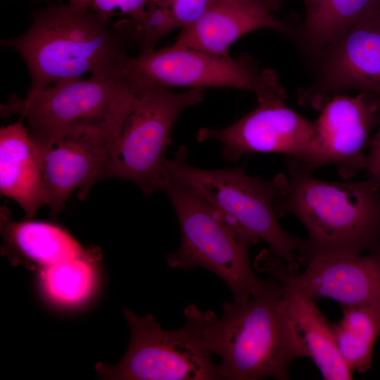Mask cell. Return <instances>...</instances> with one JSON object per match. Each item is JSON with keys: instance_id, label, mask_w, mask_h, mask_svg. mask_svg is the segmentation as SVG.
<instances>
[{"instance_id": "1", "label": "cell", "mask_w": 380, "mask_h": 380, "mask_svg": "<svg viewBox=\"0 0 380 380\" xmlns=\"http://www.w3.org/2000/svg\"><path fill=\"white\" fill-rule=\"evenodd\" d=\"M23 34L1 40L24 61L30 77L27 94L58 82L122 68L132 42L109 19L68 2L34 9Z\"/></svg>"}, {"instance_id": "2", "label": "cell", "mask_w": 380, "mask_h": 380, "mask_svg": "<svg viewBox=\"0 0 380 380\" xmlns=\"http://www.w3.org/2000/svg\"><path fill=\"white\" fill-rule=\"evenodd\" d=\"M285 164L286 184L275 211L278 218L294 215L307 230L298 263L322 253L380 250V191L371 179L328 182L290 157Z\"/></svg>"}, {"instance_id": "3", "label": "cell", "mask_w": 380, "mask_h": 380, "mask_svg": "<svg viewBox=\"0 0 380 380\" xmlns=\"http://www.w3.org/2000/svg\"><path fill=\"white\" fill-rule=\"evenodd\" d=\"M135 83L123 68L63 80L32 94L9 96L1 115H19L36 147L78 131L115 139L134 96Z\"/></svg>"}, {"instance_id": "4", "label": "cell", "mask_w": 380, "mask_h": 380, "mask_svg": "<svg viewBox=\"0 0 380 380\" xmlns=\"http://www.w3.org/2000/svg\"><path fill=\"white\" fill-rule=\"evenodd\" d=\"M284 291L279 281L269 277L246 301L223 304L210 337L221 359L222 379H289L291 364L302 356L284 314Z\"/></svg>"}, {"instance_id": "5", "label": "cell", "mask_w": 380, "mask_h": 380, "mask_svg": "<svg viewBox=\"0 0 380 380\" xmlns=\"http://www.w3.org/2000/svg\"><path fill=\"white\" fill-rule=\"evenodd\" d=\"M186 156L187 148L182 146L166 160L167 179L191 189L246 234L265 241L291 272H298L304 240L289 234L275 211L287 177L279 174L266 180L250 176L243 167L204 170L188 163Z\"/></svg>"}, {"instance_id": "6", "label": "cell", "mask_w": 380, "mask_h": 380, "mask_svg": "<svg viewBox=\"0 0 380 380\" xmlns=\"http://www.w3.org/2000/svg\"><path fill=\"white\" fill-rule=\"evenodd\" d=\"M184 314L182 328L165 330L151 315L140 317L125 309L131 331L129 345L115 366L96 365L99 376L121 380L222 379L210 342L216 315L203 312L194 304L186 306Z\"/></svg>"}, {"instance_id": "7", "label": "cell", "mask_w": 380, "mask_h": 380, "mask_svg": "<svg viewBox=\"0 0 380 380\" xmlns=\"http://www.w3.org/2000/svg\"><path fill=\"white\" fill-rule=\"evenodd\" d=\"M161 191L175 209L181 232L179 248L166 256L168 265L186 271L205 268L227 284L233 302L246 301L262 281L248 257L250 247L259 239L175 181L167 179Z\"/></svg>"}, {"instance_id": "8", "label": "cell", "mask_w": 380, "mask_h": 380, "mask_svg": "<svg viewBox=\"0 0 380 380\" xmlns=\"http://www.w3.org/2000/svg\"><path fill=\"white\" fill-rule=\"evenodd\" d=\"M132 80L133 102L111 145L105 179L129 181L148 196L161 190L167 180L165 152L172 144L177 119L185 109L201 103L205 91L194 88L176 93Z\"/></svg>"}, {"instance_id": "9", "label": "cell", "mask_w": 380, "mask_h": 380, "mask_svg": "<svg viewBox=\"0 0 380 380\" xmlns=\"http://www.w3.org/2000/svg\"><path fill=\"white\" fill-rule=\"evenodd\" d=\"M258 106L232 125L221 128H201L196 140H216L227 160L236 163L242 156L278 153L302 163L313 137V121L288 107L286 92L277 73L269 69L255 93Z\"/></svg>"}, {"instance_id": "10", "label": "cell", "mask_w": 380, "mask_h": 380, "mask_svg": "<svg viewBox=\"0 0 380 380\" xmlns=\"http://www.w3.org/2000/svg\"><path fill=\"white\" fill-rule=\"evenodd\" d=\"M299 265L302 272H291L271 249L262 250L254 263L258 271L315 301L328 298L341 307L380 306V250L318 253Z\"/></svg>"}, {"instance_id": "11", "label": "cell", "mask_w": 380, "mask_h": 380, "mask_svg": "<svg viewBox=\"0 0 380 380\" xmlns=\"http://www.w3.org/2000/svg\"><path fill=\"white\" fill-rule=\"evenodd\" d=\"M122 68L135 80L169 89L233 88L255 94L267 72L247 54L222 57L174 44L129 56Z\"/></svg>"}, {"instance_id": "12", "label": "cell", "mask_w": 380, "mask_h": 380, "mask_svg": "<svg viewBox=\"0 0 380 380\" xmlns=\"http://www.w3.org/2000/svg\"><path fill=\"white\" fill-rule=\"evenodd\" d=\"M306 61L312 80L299 90L302 106L319 110L331 96L350 90L380 98V15L355 25Z\"/></svg>"}, {"instance_id": "13", "label": "cell", "mask_w": 380, "mask_h": 380, "mask_svg": "<svg viewBox=\"0 0 380 380\" xmlns=\"http://www.w3.org/2000/svg\"><path fill=\"white\" fill-rule=\"evenodd\" d=\"M379 108L380 98L371 93L331 96L313 121V137L307 158L302 163L293 159L310 172L333 164L341 177H353L365 168L371 132L376 125Z\"/></svg>"}, {"instance_id": "14", "label": "cell", "mask_w": 380, "mask_h": 380, "mask_svg": "<svg viewBox=\"0 0 380 380\" xmlns=\"http://www.w3.org/2000/svg\"><path fill=\"white\" fill-rule=\"evenodd\" d=\"M113 140L96 132L78 131L35 147L52 217H57L77 190L84 198L105 174Z\"/></svg>"}, {"instance_id": "15", "label": "cell", "mask_w": 380, "mask_h": 380, "mask_svg": "<svg viewBox=\"0 0 380 380\" xmlns=\"http://www.w3.org/2000/svg\"><path fill=\"white\" fill-rule=\"evenodd\" d=\"M260 29L289 37L292 26L277 18L260 0H210L194 23L180 30L173 44L230 57L232 44Z\"/></svg>"}, {"instance_id": "16", "label": "cell", "mask_w": 380, "mask_h": 380, "mask_svg": "<svg viewBox=\"0 0 380 380\" xmlns=\"http://www.w3.org/2000/svg\"><path fill=\"white\" fill-rule=\"evenodd\" d=\"M0 191L23 209L27 220L47 205L34 144L22 118L0 129Z\"/></svg>"}, {"instance_id": "17", "label": "cell", "mask_w": 380, "mask_h": 380, "mask_svg": "<svg viewBox=\"0 0 380 380\" xmlns=\"http://www.w3.org/2000/svg\"><path fill=\"white\" fill-rule=\"evenodd\" d=\"M284 288V314L302 357L311 359L324 379H351L353 373L338 350L333 324L315 300Z\"/></svg>"}, {"instance_id": "18", "label": "cell", "mask_w": 380, "mask_h": 380, "mask_svg": "<svg viewBox=\"0 0 380 380\" xmlns=\"http://www.w3.org/2000/svg\"><path fill=\"white\" fill-rule=\"evenodd\" d=\"M305 18L290 38L306 58L346 31L380 15V0H303Z\"/></svg>"}, {"instance_id": "19", "label": "cell", "mask_w": 380, "mask_h": 380, "mask_svg": "<svg viewBox=\"0 0 380 380\" xmlns=\"http://www.w3.org/2000/svg\"><path fill=\"white\" fill-rule=\"evenodd\" d=\"M1 224L8 247L42 267L75 258L97 259V252L84 249L58 226L30 220L11 221L4 206L1 208Z\"/></svg>"}, {"instance_id": "20", "label": "cell", "mask_w": 380, "mask_h": 380, "mask_svg": "<svg viewBox=\"0 0 380 380\" xmlns=\"http://www.w3.org/2000/svg\"><path fill=\"white\" fill-rule=\"evenodd\" d=\"M342 308V317L333 324L338 350L352 373L372 367L374 346L380 333V306Z\"/></svg>"}, {"instance_id": "21", "label": "cell", "mask_w": 380, "mask_h": 380, "mask_svg": "<svg viewBox=\"0 0 380 380\" xmlns=\"http://www.w3.org/2000/svg\"><path fill=\"white\" fill-rule=\"evenodd\" d=\"M92 262L84 258H75L43 267L40 279L44 291L52 300L62 304L82 301L94 287Z\"/></svg>"}, {"instance_id": "22", "label": "cell", "mask_w": 380, "mask_h": 380, "mask_svg": "<svg viewBox=\"0 0 380 380\" xmlns=\"http://www.w3.org/2000/svg\"><path fill=\"white\" fill-rule=\"evenodd\" d=\"M162 11L169 32L193 24L210 0H152Z\"/></svg>"}, {"instance_id": "23", "label": "cell", "mask_w": 380, "mask_h": 380, "mask_svg": "<svg viewBox=\"0 0 380 380\" xmlns=\"http://www.w3.org/2000/svg\"><path fill=\"white\" fill-rule=\"evenodd\" d=\"M152 0H70L69 1L88 8L110 19L115 14H122L137 20L143 15Z\"/></svg>"}, {"instance_id": "24", "label": "cell", "mask_w": 380, "mask_h": 380, "mask_svg": "<svg viewBox=\"0 0 380 380\" xmlns=\"http://www.w3.org/2000/svg\"><path fill=\"white\" fill-rule=\"evenodd\" d=\"M376 127V131L369 142L365 169L380 191V108Z\"/></svg>"}, {"instance_id": "25", "label": "cell", "mask_w": 380, "mask_h": 380, "mask_svg": "<svg viewBox=\"0 0 380 380\" xmlns=\"http://www.w3.org/2000/svg\"><path fill=\"white\" fill-rule=\"evenodd\" d=\"M263 2L273 13L278 11L284 0H260Z\"/></svg>"}, {"instance_id": "26", "label": "cell", "mask_w": 380, "mask_h": 380, "mask_svg": "<svg viewBox=\"0 0 380 380\" xmlns=\"http://www.w3.org/2000/svg\"><path fill=\"white\" fill-rule=\"evenodd\" d=\"M33 1H49L50 0H33Z\"/></svg>"}]
</instances>
